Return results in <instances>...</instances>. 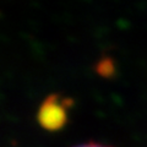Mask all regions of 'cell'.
Listing matches in <instances>:
<instances>
[{
    "mask_svg": "<svg viewBox=\"0 0 147 147\" xmlns=\"http://www.w3.org/2000/svg\"><path fill=\"white\" fill-rule=\"evenodd\" d=\"M75 147H108V146H104V145H100V144H85V145H80V146H75Z\"/></svg>",
    "mask_w": 147,
    "mask_h": 147,
    "instance_id": "cell-2",
    "label": "cell"
},
{
    "mask_svg": "<svg viewBox=\"0 0 147 147\" xmlns=\"http://www.w3.org/2000/svg\"><path fill=\"white\" fill-rule=\"evenodd\" d=\"M67 120V100L58 96H50L38 110V121L44 129L58 130Z\"/></svg>",
    "mask_w": 147,
    "mask_h": 147,
    "instance_id": "cell-1",
    "label": "cell"
}]
</instances>
